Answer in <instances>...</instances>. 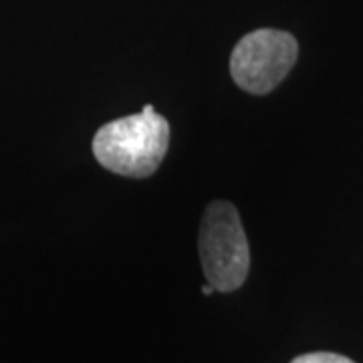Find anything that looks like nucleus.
Instances as JSON below:
<instances>
[{
    "instance_id": "f257e3e1",
    "label": "nucleus",
    "mask_w": 363,
    "mask_h": 363,
    "mask_svg": "<svg viewBox=\"0 0 363 363\" xmlns=\"http://www.w3.org/2000/svg\"><path fill=\"white\" fill-rule=\"evenodd\" d=\"M169 145V123L166 117L145 105L142 113L105 123L93 138V154L105 169L128 176H152Z\"/></svg>"
},
{
    "instance_id": "f03ea898",
    "label": "nucleus",
    "mask_w": 363,
    "mask_h": 363,
    "mask_svg": "<svg viewBox=\"0 0 363 363\" xmlns=\"http://www.w3.org/2000/svg\"><path fill=\"white\" fill-rule=\"evenodd\" d=\"M200 260L208 285L218 293L240 289L250 269V248L238 210L224 200L206 208L200 224Z\"/></svg>"
},
{
    "instance_id": "7ed1b4c3",
    "label": "nucleus",
    "mask_w": 363,
    "mask_h": 363,
    "mask_svg": "<svg viewBox=\"0 0 363 363\" xmlns=\"http://www.w3.org/2000/svg\"><path fill=\"white\" fill-rule=\"evenodd\" d=\"M298 57L293 35L277 28H259L238 40L230 57V75L240 89L264 95L277 89Z\"/></svg>"
},
{
    "instance_id": "20e7f679",
    "label": "nucleus",
    "mask_w": 363,
    "mask_h": 363,
    "mask_svg": "<svg viewBox=\"0 0 363 363\" xmlns=\"http://www.w3.org/2000/svg\"><path fill=\"white\" fill-rule=\"evenodd\" d=\"M293 363H353L347 357L343 355H337V353H325V351H319V353H307V355H301L297 359H293Z\"/></svg>"
},
{
    "instance_id": "39448f33",
    "label": "nucleus",
    "mask_w": 363,
    "mask_h": 363,
    "mask_svg": "<svg viewBox=\"0 0 363 363\" xmlns=\"http://www.w3.org/2000/svg\"><path fill=\"white\" fill-rule=\"evenodd\" d=\"M202 293H204V295H212V293H214V286L206 285L204 289H202Z\"/></svg>"
}]
</instances>
